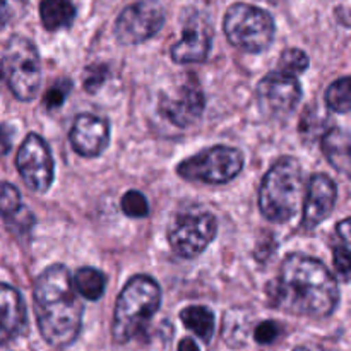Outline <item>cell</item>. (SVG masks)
Masks as SVG:
<instances>
[{"label":"cell","instance_id":"6da1fadb","mask_svg":"<svg viewBox=\"0 0 351 351\" xmlns=\"http://www.w3.org/2000/svg\"><path fill=\"white\" fill-rule=\"evenodd\" d=\"M273 307L305 317H328L339 300L338 283L321 261L291 254L267 287Z\"/></svg>","mask_w":351,"mask_h":351},{"label":"cell","instance_id":"7a4b0ae2","mask_svg":"<svg viewBox=\"0 0 351 351\" xmlns=\"http://www.w3.org/2000/svg\"><path fill=\"white\" fill-rule=\"evenodd\" d=\"M33 297L38 328L45 341L55 348L72 345L81 331L82 304L67 267L62 264L47 267L36 278Z\"/></svg>","mask_w":351,"mask_h":351},{"label":"cell","instance_id":"3957f363","mask_svg":"<svg viewBox=\"0 0 351 351\" xmlns=\"http://www.w3.org/2000/svg\"><path fill=\"white\" fill-rule=\"evenodd\" d=\"M304 202V170L298 160H278L264 177L259 189V209L273 223L290 221Z\"/></svg>","mask_w":351,"mask_h":351},{"label":"cell","instance_id":"277c9868","mask_svg":"<svg viewBox=\"0 0 351 351\" xmlns=\"http://www.w3.org/2000/svg\"><path fill=\"white\" fill-rule=\"evenodd\" d=\"M161 305V290L146 274L130 278L120 291L113 312L112 335L117 343H127L151 321Z\"/></svg>","mask_w":351,"mask_h":351},{"label":"cell","instance_id":"5b68a950","mask_svg":"<svg viewBox=\"0 0 351 351\" xmlns=\"http://www.w3.org/2000/svg\"><path fill=\"white\" fill-rule=\"evenodd\" d=\"M223 29L233 47L249 53H261L273 43L274 21L266 10L239 2L226 10Z\"/></svg>","mask_w":351,"mask_h":351},{"label":"cell","instance_id":"8992f818","mask_svg":"<svg viewBox=\"0 0 351 351\" xmlns=\"http://www.w3.org/2000/svg\"><path fill=\"white\" fill-rule=\"evenodd\" d=\"M2 74L17 99L31 101L36 96L41 84V62L33 41L24 36H14L7 43Z\"/></svg>","mask_w":351,"mask_h":351},{"label":"cell","instance_id":"52a82bcc","mask_svg":"<svg viewBox=\"0 0 351 351\" xmlns=\"http://www.w3.org/2000/svg\"><path fill=\"white\" fill-rule=\"evenodd\" d=\"M243 168L242 151L228 146H215L187 158L177 167V173L189 182L226 184Z\"/></svg>","mask_w":351,"mask_h":351},{"label":"cell","instance_id":"ba28073f","mask_svg":"<svg viewBox=\"0 0 351 351\" xmlns=\"http://www.w3.org/2000/svg\"><path fill=\"white\" fill-rule=\"evenodd\" d=\"M218 223L204 209H185L175 215L168 226V242L173 252L184 259H194L215 240Z\"/></svg>","mask_w":351,"mask_h":351},{"label":"cell","instance_id":"9c48e42d","mask_svg":"<svg viewBox=\"0 0 351 351\" xmlns=\"http://www.w3.org/2000/svg\"><path fill=\"white\" fill-rule=\"evenodd\" d=\"M165 24V10L156 0H141L125 7L117 17L113 33L119 43L139 45L153 38Z\"/></svg>","mask_w":351,"mask_h":351},{"label":"cell","instance_id":"30bf717a","mask_svg":"<svg viewBox=\"0 0 351 351\" xmlns=\"http://www.w3.org/2000/svg\"><path fill=\"white\" fill-rule=\"evenodd\" d=\"M16 167L27 189L43 194L53 182V160L48 144L38 134H27L17 151Z\"/></svg>","mask_w":351,"mask_h":351},{"label":"cell","instance_id":"8fae6325","mask_svg":"<svg viewBox=\"0 0 351 351\" xmlns=\"http://www.w3.org/2000/svg\"><path fill=\"white\" fill-rule=\"evenodd\" d=\"M302 98V86L295 75L271 72L264 75L256 88L257 106L269 119L290 115Z\"/></svg>","mask_w":351,"mask_h":351},{"label":"cell","instance_id":"7c38bea8","mask_svg":"<svg viewBox=\"0 0 351 351\" xmlns=\"http://www.w3.org/2000/svg\"><path fill=\"white\" fill-rule=\"evenodd\" d=\"M213 26L206 14L185 10L182 17V38L171 47V58L177 64H199L208 58L213 45Z\"/></svg>","mask_w":351,"mask_h":351},{"label":"cell","instance_id":"4fadbf2b","mask_svg":"<svg viewBox=\"0 0 351 351\" xmlns=\"http://www.w3.org/2000/svg\"><path fill=\"white\" fill-rule=\"evenodd\" d=\"M160 112L175 127L192 125L204 112V93L194 74L185 75L184 82L173 95H163L160 99Z\"/></svg>","mask_w":351,"mask_h":351},{"label":"cell","instance_id":"5bb4252c","mask_svg":"<svg viewBox=\"0 0 351 351\" xmlns=\"http://www.w3.org/2000/svg\"><path fill=\"white\" fill-rule=\"evenodd\" d=\"M69 139L79 156L96 158L108 147L110 125L105 119L82 113L74 120Z\"/></svg>","mask_w":351,"mask_h":351},{"label":"cell","instance_id":"9a60e30c","mask_svg":"<svg viewBox=\"0 0 351 351\" xmlns=\"http://www.w3.org/2000/svg\"><path fill=\"white\" fill-rule=\"evenodd\" d=\"M336 184L328 175L317 173L308 180L302 218V226L305 230H314L331 216L336 204Z\"/></svg>","mask_w":351,"mask_h":351},{"label":"cell","instance_id":"2e32d148","mask_svg":"<svg viewBox=\"0 0 351 351\" xmlns=\"http://www.w3.org/2000/svg\"><path fill=\"white\" fill-rule=\"evenodd\" d=\"M27 329L26 305L16 288L0 283V331L7 336H21Z\"/></svg>","mask_w":351,"mask_h":351},{"label":"cell","instance_id":"e0dca14e","mask_svg":"<svg viewBox=\"0 0 351 351\" xmlns=\"http://www.w3.org/2000/svg\"><path fill=\"white\" fill-rule=\"evenodd\" d=\"M322 153H324L326 160L331 163V167H335L341 173L350 175V136L345 129L335 127L324 134Z\"/></svg>","mask_w":351,"mask_h":351},{"label":"cell","instance_id":"ac0fdd59","mask_svg":"<svg viewBox=\"0 0 351 351\" xmlns=\"http://www.w3.org/2000/svg\"><path fill=\"white\" fill-rule=\"evenodd\" d=\"M40 16L48 31H58L74 23L75 7L71 0H41Z\"/></svg>","mask_w":351,"mask_h":351},{"label":"cell","instance_id":"d6986e66","mask_svg":"<svg viewBox=\"0 0 351 351\" xmlns=\"http://www.w3.org/2000/svg\"><path fill=\"white\" fill-rule=\"evenodd\" d=\"M336 239L332 240V263H335L336 274L343 283L350 281V219L345 218L336 228Z\"/></svg>","mask_w":351,"mask_h":351},{"label":"cell","instance_id":"ffe728a7","mask_svg":"<svg viewBox=\"0 0 351 351\" xmlns=\"http://www.w3.org/2000/svg\"><path fill=\"white\" fill-rule=\"evenodd\" d=\"M180 319L189 331L194 332L202 341H211L215 335V314L208 307L202 305H192L180 312Z\"/></svg>","mask_w":351,"mask_h":351},{"label":"cell","instance_id":"44dd1931","mask_svg":"<svg viewBox=\"0 0 351 351\" xmlns=\"http://www.w3.org/2000/svg\"><path fill=\"white\" fill-rule=\"evenodd\" d=\"M74 288L86 300H99L105 293V276L95 267H81L72 278Z\"/></svg>","mask_w":351,"mask_h":351},{"label":"cell","instance_id":"7402d4cb","mask_svg":"<svg viewBox=\"0 0 351 351\" xmlns=\"http://www.w3.org/2000/svg\"><path fill=\"white\" fill-rule=\"evenodd\" d=\"M326 105L338 113L350 112L351 106V84L350 77H341L332 82L326 91Z\"/></svg>","mask_w":351,"mask_h":351},{"label":"cell","instance_id":"603a6c76","mask_svg":"<svg viewBox=\"0 0 351 351\" xmlns=\"http://www.w3.org/2000/svg\"><path fill=\"white\" fill-rule=\"evenodd\" d=\"M280 72H285L288 75H298L308 67V57L305 51L298 50V48H290V50L283 51L280 57Z\"/></svg>","mask_w":351,"mask_h":351},{"label":"cell","instance_id":"cb8c5ba5","mask_svg":"<svg viewBox=\"0 0 351 351\" xmlns=\"http://www.w3.org/2000/svg\"><path fill=\"white\" fill-rule=\"evenodd\" d=\"M122 211L125 213L129 218H144L149 213V206H147V199L139 191H129L123 194Z\"/></svg>","mask_w":351,"mask_h":351},{"label":"cell","instance_id":"d4e9b609","mask_svg":"<svg viewBox=\"0 0 351 351\" xmlns=\"http://www.w3.org/2000/svg\"><path fill=\"white\" fill-rule=\"evenodd\" d=\"M21 208H23V204H21L19 191L12 184L0 182V215L3 218H9Z\"/></svg>","mask_w":351,"mask_h":351},{"label":"cell","instance_id":"484cf974","mask_svg":"<svg viewBox=\"0 0 351 351\" xmlns=\"http://www.w3.org/2000/svg\"><path fill=\"white\" fill-rule=\"evenodd\" d=\"M27 0H0V26H7L26 14Z\"/></svg>","mask_w":351,"mask_h":351},{"label":"cell","instance_id":"4316f807","mask_svg":"<svg viewBox=\"0 0 351 351\" xmlns=\"http://www.w3.org/2000/svg\"><path fill=\"white\" fill-rule=\"evenodd\" d=\"M71 89H72V84L69 79H60V81H57L53 86L48 88L47 93H45V98H43L45 106H47L48 110L58 108V106L67 99Z\"/></svg>","mask_w":351,"mask_h":351},{"label":"cell","instance_id":"83f0119b","mask_svg":"<svg viewBox=\"0 0 351 351\" xmlns=\"http://www.w3.org/2000/svg\"><path fill=\"white\" fill-rule=\"evenodd\" d=\"M106 77H108V67L105 64H93L88 65L84 71V89L91 95H95L103 84H105Z\"/></svg>","mask_w":351,"mask_h":351},{"label":"cell","instance_id":"f1b7e54d","mask_svg":"<svg viewBox=\"0 0 351 351\" xmlns=\"http://www.w3.org/2000/svg\"><path fill=\"white\" fill-rule=\"evenodd\" d=\"M281 335V328L278 322L274 321H264L254 331V338L259 345H271V343L276 341L278 336Z\"/></svg>","mask_w":351,"mask_h":351},{"label":"cell","instance_id":"f546056e","mask_svg":"<svg viewBox=\"0 0 351 351\" xmlns=\"http://www.w3.org/2000/svg\"><path fill=\"white\" fill-rule=\"evenodd\" d=\"M10 146H12V129L0 123V156L9 153Z\"/></svg>","mask_w":351,"mask_h":351},{"label":"cell","instance_id":"4dcf8cb0","mask_svg":"<svg viewBox=\"0 0 351 351\" xmlns=\"http://www.w3.org/2000/svg\"><path fill=\"white\" fill-rule=\"evenodd\" d=\"M178 351H201V350H199V346L195 345L194 339L185 338L182 339L180 345H178Z\"/></svg>","mask_w":351,"mask_h":351},{"label":"cell","instance_id":"1f68e13d","mask_svg":"<svg viewBox=\"0 0 351 351\" xmlns=\"http://www.w3.org/2000/svg\"><path fill=\"white\" fill-rule=\"evenodd\" d=\"M293 351H326V350L317 348V346H300V348H297Z\"/></svg>","mask_w":351,"mask_h":351}]
</instances>
